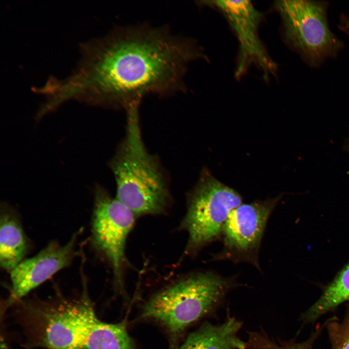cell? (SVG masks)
Masks as SVG:
<instances>
[{"label": "cell", "instance_id": "6da1fadb", "mask_svg": "<svg viewBox=\"0 0 349 349\" xmlns=\"http://www.w3.org/2000/svg\"><path fill=\"white\" fill-rule=\"evenodd\" d=\"M80 48L74 72L63 79L50 78L45 85L55 108L77 99L127 110L146 95L182 92L188 64L206 58L193 39L147 24L117 28Z\"/></svg>", "mask_w": 349, "mask_h": 349}, {"label": "cell", "instance_id": "7a4b0ae2", "mask_svg": "<svg viewBox=\"0 0 349 349\" xmlns=\"http://www.w3.org/2000/svg\"><path fill=\"white\" fill-rule=\"evenodd\" d=\"M135 103L127 110L124 139L110 161L116 184V198L134 215L159 214L169 201L167 181L156 158L146 150Z\"/></svg>", "mask_w": 349, "mask_h": 349}, {"label": "cell", "instance_id": "3957f363", "mask_svg": "<svg viewBox=\"0 0 349 349\" xmlns=\"http://www.w3.org/2000/svg\"><path fill=\"white\" fill-rule=\"evenodd\" d=\"M18 311L28 349H85L98 318L86 292L78 299L24 302Z\"/></svg>", "mask_w": 349, "mask_h": 349}, {"label": "cell", "instance_id": "277c9868", "mask_svg": "<svg viewBox=\"0 0 349 349\" xmlns=\"http://www.w3.org/2000/svg\"><path fill=\"white\" fill-rule=\"evenodd\" d=\"M234 283L233 278L212 271L192 275L152 296L143 306L141 316L160 323L174 339L213 310Z\"/></svg>", "mask_w": 349, "mask_h": 349}, {"label": "cell", "instance_id": "5b68a950", "mask_svg": "<svg viewBox=\"0 0 349 349\" xmlns=\"http://www.w3.org/2000/svg\"><path fill=\"white\" fill-rule=\"evenodd\" d=\"M275 5L286 42L309 66L318 67L343 48V42L329 27L326 1L282 0Z\"/></svg>", "mask_w": 349, "mask_h": 349}, {"label": "cell", "instance_id": "8992f818", "mask_svg": "<svg viewBox=\"0 0 349 349\" xmlns=\"http://www.w3.org/2000/svg\"><path fill=\"white\" fill-rule=\"evenodd\" d=\"M242 203L235 190L202 170L191 191L182 226L189 233L188 246L197 250L221 239L223 227L231 211Z\"/></svg>", "mask_w": 349, "mask_h": 349}, {"label": "cell", "instance_id": "52a82bcc", "mask_svg": "<svg viewBox=\"0 0 349 349\" xmlns=\"http://www.w3.org/2000/svg\"><path fill=\"white\" fill-rule=\"evenodd\" d=\"M280 196L241 204L233 209L224 224L223 248L215 260L251 264L260 270L258 254L269 217Z\"/></svg>", "mask_w": 349, "mask_h": 349}, {"label": "cell", "instance_id": "ba28073f", "mask_svg": "<svg viewBox=\"0 0 349 349\" xmlns=\"http://www.w3.org/2000/svg\"><path fill=\"white\" fill-rule=\"evenodd\" d=\"M94 194L92 240L111 263L116 284L121 286L126 242L135 215L101 186L95 187Z\"/></svg>", "mask_w": 349, "mask_h": 349}, {"label": "cell", "instance_id": "9c48e42d", "mask_svg": "<svg viewBox=\"0 0 349 349\" xmlns=\"http://www.w3.org/2000/svg\"><path fill=\"white\" fill-rule=\"evenodd\" d=\"M203 4L216 7L223 13L235 32L239 44V54L235 75L241 76L252 64L258 66L267 78L277 69L259 37L262 15L249 0H211Z\"/></svg>", "mask_w": 349, "mask_h": 349}, {"label": "cell", "instance_id": "30bf717a", "mask_svg": "<svg viewBox=\"0 0 349 349\" xmlns=\"http://www.w3.org/2000/svg\"><path fill=\"white\" fill-rule=\"evenodd\" d=\"M79 231L65 244L52 241L37 254L22 261L11 271V293L5 307L15 304L53 275L69 266L76 254Z\"/></svg>", "mask_w": 349, "mask_h": 349}, {"label": "cell", "instance_id": "8fae6325", "mask_svg": "<svg viewBox=\"0 0 349 349\" xmlns=\"http://www.w3.org/2000/svg\"><path fill=\"white\" fill-rule=\"evenodd\" d=\"M241 327V322L233 317L219 324L205 322L179 349H244L246 344L238 335Z\"/></svg>", "mask_w": 349, "mask_h": 349}, {"label": "cell", "instance_id": "7c38bea8", "mask_svg": "<svg viewBox=\"0 0 349 349\" xmlns=\"http://www.w3.org/2000/svg\"><path fill=\"white\" fill-rule=\"evenodd\" d=\"M28 250V242L21 224L7 205L1 206L0 217V264L11 271L22 261Z\"/></svg>", "mask_w": 349, "mask_h": 349}, {"label": "cell", "instance_id": "4fadbf2b", "mask_svg": "<svg viewBox=\"0 0 349 349\" xmlns=\"http://www.w3.org/2000/svg\"><path fill=\"white\" fill-rule=\"evenodd\" d=\"M85 349H135L124 323H110L97 318L88 334Z\"/></svg>", "mask_w": 349, "mask_h": 349}, {"label": "cell", "instance_id": "5bb4252c", "mask_svg": "<svg viewBox=\"0 0 349 349\" xmlns=\"http://www.w3.org/2000/svg\"><path fill=\"white\" fill-rule=\"evenodd\" d=\"M349 300V263L327 286L322 295L307 312V317L315 319L343 302Z\"/></svg>", "mask_w": 349, "mask_h": 349}, {"label": "cell", "instance_id": "9a60e30c", "mask_svg": "<svg viewBox=\"0 0 349 349\" xmlns=\"http://www.w3.org/2000/svg\"><path fill=\"white\" fill-rule=\"evenodd\" d=\"M283 349H309V348L306 345L301 344L290 345L286 347Z\"/></svg>", "mask_w": 349, "mask_h": 349}]
</instances>
